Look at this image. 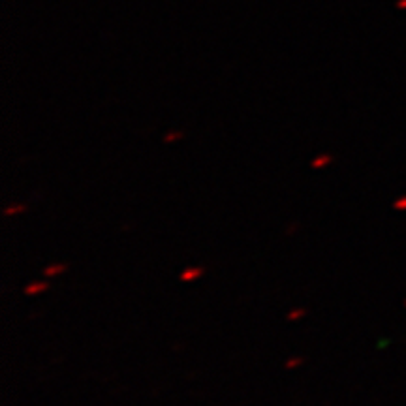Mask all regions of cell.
Segmentation results:
<instances>
[{
  "label": "cell",
  "mask_w": 406,
  "mask_h": 406,
  "mask_svg": "<svg viewBox=\"0 0 406 406\" xmlns=\"http://www.w3.org/2000/svg\"><path fill=\"white\" fill-rule=\"evenodd\" d=\"M303 314H305L303 309H297V310H292V312L288 314V318H290V320H297V318H301Z\"/></svg>",
  "instance_id": "5b68a950"
},
{
  "label": "cell",
  "mask_w": 406,
  "mask_h": 406,
  "mask_svg": "<svg viewBox=\"0 0 406 406\" xmlns=\"http://www.w3.org/2000/svg\"><path fill=\"white\" fill-rule=\"evenodd\" d=\"M201 275V269H188L186 273L181 275V279L183 281H190V279H196V277H200Z\"/></svg>",
  "instance_id": "7a4b0ae2"
},
{
  "label": "cell",
  "mask_w": 406,
  "mask_h": 406,
  "mask_svg": "<svg viewBox=\"0 0 406 406\" xmlns=\"http://www.w3.org/2000/svg\"><path fill=\"white\" fill-rule=\"evenodd\" d=\"M299 363H301V359H292L290 363H286V367L290 369V367H296V365H299Z\"/></svg>",
  "instance_id": "52a82bcc"
},
{
  "label": "cell",
  "mask_w": 406,
  "mask_h": 406,
  "mask_svg": "<svg viewBox=\"0 0 406 406\" xmlns=\"http://www.w3.org/2000/svg\"><path fill=\"white\" fill-rule=\"evenodd\" d=\"M47 290V284L45 282H34V284H30L29 288H27V294L32 296V294H38V292H44Z\"/></svg>",
  "instance_id": "6da1fadb"
},
{
  "label": "cell",
  "mask_w": 406,
  "mask_h": 406,
  "mask_svg": "<svg viewBox=\"0 0 406 406\" xmlns=\"http://www.w3.org/2000/svg\"><path fill=\"white\" fill-rule=\"evenodd\" d=\"M23 209H25V207L23 205H17V207H10V209H8L6 211V214H14V213H21Z\"/></svg>",
  "instance_id": "8992f818"
},
{
  "label": "cell",
  "mask_w": 406,
  "mask_h": 406,
  "mask_svg": "<svg viewBox=\"0 0 406 406\" xmlns=\"http://www.w3.org/2000/svg\"><path fill=\"white\" fill-rule=\"evenodd\" d=\"M64 269H66L64 265H51V267H47V269H45L44 275H47V277H49V275H59V273H62Z\"/></svg>",
  "instance_id": "3957f363"
},
{
  "label": "cell",
  "mask_w": 406,
  "mask_h": 406,
  "mask_svg": "<svg viewBox=\"0 0 406 406\" xmlns=\"http://www.w3.org/2000/svg\"><path fill=\"white\" fill-rule=\"evenodd\" d=\"M333 158L331 156H320V158H316L314 162H312V168H324V164L331 162Z\"/></svg>",
  "instance_id": "277c9868"
},
{
  "label": "cell",
  "mask_w": 406,
  "mask_h": 406,
  "mask_svg": "<svg viewBox=\"0 0 406 406\" xmlns=\"http://www.w3.org/2000/svg\"><path fill=\"white\" fill-rule=\"evenodd\" d=\"M177 138H181V133H170V136H168V138H166V141L177 140Z\"/></svg>",
  "instance_id": "ba28073f"
}]
</instances>
